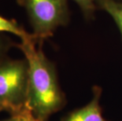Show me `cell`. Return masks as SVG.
<instances>
[{"instance_id":"obj_1","label":"cell","mask_w":122,"mask_h":121,"mask_svg":"<svg viewBox=\"0 0 122 121\" xmlns=\"http://www.w3.org/2000/svg\"><path fill=\"white\" fill-rule=\"evenodd\" d=\"M35 40L21 41L17 45L28 66L27 108L38 121H47L66 104L59 86L56 69Z\"/></svg>"},{"instance_id":"obj_2","label":"cell","mask_w":122,"mask_h":121,"mask_svg":"<svg viewBox=\"0 0 122 121\" xmlns=\"http://www.w3.org/2000/svg\"><path fill=\"white\" fill-rule=\"evenodd\" d=\"M26 10L36 42L52 36L69 20L68 0H17Z\"/></svg>"},{"instance_id":"obj_3","label":"cell","mask_w":122,"mask_h":121,"mask_svg":"<svg viewBox=\"0 0 122 121\" xmlns=\"http://www.w3.org/2000/svg\"><path fill=\"white\" fill-rule=\"evenodd\" d=\"M28 66L26 60L6 59L0 63V102L10 114L27 109Z\"/></svg>"},{"instance_id":"obj_4","label":"cell","mask_w":122,"mask_h":121,"mask_svg":"<svg viewBox=\"0 0 122 121\" xmlns=\"http://www.w3.org/2000/svg\"><path fill=\"white\" fill-rule=\"evenodd\" d=\"M93 93V98L87 105L69 113L61 121H107L102 116V109L99 105L102 90L95 87Z\"/></svg>"},{"instance_id":"obj_5","label":"cell","mask_w":122,"mask_h":121,"mask_svg":"<svg viewBox=\"0 0 122 121\" xmlns=\"http://www.w3.org/2000/svg\"><path fill=\"white\" fill-rule=\"evenodd\" d=\"M96 6L110 15L122 36V2L116 0H96Z\"/></svg>"},{"instance_id":"obj_6","label":"cell","mask_w":122,"mask_h":121,"mask_svg":"<svg viewBox=\"0 0 122 121\" xmlns=\"http://www.w3.org/2000/svg\"><path fill=\"white\" fill-rule=\"evenodd\" d=\"M2 32H8L17 35L21 39V41L35 40L36 42L33 34L28 33L20 25L17 24L15 20H10L0 16V33Z\"/></svg>"},{"instance_id":"obj_7","label":"cell","mask_w":122,"mask_h":121,"mask_svg":"<svg viewBox=\"0 0 122 121\" xmlns=\"http://www.w3.org/2000/svg\"><path fill=\"white\" fill-rule=\"evenodd\" d=\"M87 18H92L96 9V0H73Z\"/></svg>"},{"instance_id":"obj_8","label":"cell","mask_w":122,"mask_h":121,"mask_svg":"<svg viewBox=\"0 0 122 121\" xmlns=\"http://www.w3.org/2000/svg\"><path fill=\"white\" fill-rule=\"evenodd\" d=\"M2 121H38L36 118L33 116L32 112L28 109L22 110L21 112L11 114L9 119L2 120Z\"/></svg>"},{"instance_id":"obj_9","label":"cell","mask_w":122,"mask_h":121,"mask_svg":"<svg viewBox=\"0 0 122 121\" xmlns=\"http://www.w3.org/2000/svg\"><path fill=\"white\" fill-rule=\"evenodd\" d=\"M13 43L9 39L0 34V63L6 60V53Z\"/></svg>"},{"instance_id":"obj_10","label":"cell","mask_w":122,"mask_h":121,"mask_svg":"<svg viewBox=\"0 0 122 121\" xmlns=\"http://www.w3.org/2000/svg\"><path fill=\"white\" fill-rule=\"evenodd\" d=\"M2 111H8V112H10V109L8 106H7L6 105H5V104H3V103L0 102V112H2Z\"/></svg>"},{"instance_id":"obj_11","label":"cell","mask_w":122,"mask_h":121,"mask_svg":"<svg viewBox=\"0 0 122 121\" xmlns=\"http://www.w3.org/2000/svg\"><path fill=\"white\" fill-rule=\"evenodd\" d=\"M116 1H119V2H122V0H116Z\"/></svg>"}]
</instances>
